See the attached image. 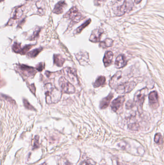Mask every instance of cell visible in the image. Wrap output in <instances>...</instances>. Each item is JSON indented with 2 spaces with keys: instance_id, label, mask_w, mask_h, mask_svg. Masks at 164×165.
Segmentation results:
<instances>
[{
  "instance_id": "1",
  "label": "cell",
  "mask_w": 164,
  "mask_h": 165,
  "mask_svg": "<svg viewBox=\"0 0 164 165\" xmlns=\"http://www.w3.org/2000/svg\"><path fill=\"white\" fill-rule=\"evenodd\" d=\"M46 102L48 104L56 103L62 97V92L51 83H48L44 87Z\"/></svg>"
},
{
  "instance_id": "2",
  "label": "cell",
  "mask_w": 164,
  "mask_h": 165,
  "mask_svg": "<svg viewBox=\"0 0 164 165\" xmlns=\"http://www.w3.org/2000/svg\"><path fill=\"white\" fill-rule=\"evenodd\" d=\"M58 82L61 88V92L69 94L75 93V87L64 77H61Z\"/></svg>"
},
{
  "instance_id": "3",
  "label": "cell",
  "mask_w": 164,
  "mask_h": 165,
  "mask_svg": "<svg viewBox=\"0 0 164 165\" xmlns=\"http://www.w3.org/2000/svg\"><path fill=\"white\" fill-rule=\"evenodd\" d=\"M134 4L132 0H125L123 4L118 7L115 11V14L117 16H122L125 13L129 12L133 9Z\"/></svg>"
},
{
  "instance_id": "4",
  "label": "cell",
  "mask_w": 164,
  "mask_h": 165,
  "mask_svg": "<svg viewBox=\"0 0 164 165\" xmlns=\"http://www.w3.org/2000/svg\"><path fill=\"white\" fill-rule=\"evenodd\" d=\"M147 89L144 88L137 91L135 94L134 98V102L136 105H137L139 110H142V106L145 100V97L147 92Z\"/></svg>"
},
{
  "instance_id": "5",
  "label": "cell",
  "mask_w": 164,
  "mask_h": 165,
  "mask_svg": "<svg viewBox=\"0 0 164 165\" xmlns=\"http://www.w3.org/2000/svg\"><path fill=\"white\" fill-rule=\"evenodd\" d=\"M64 17L70 19L73 22L78 23L82 19V16L77 8L73 7L65 14Z\"/></svg>"
},
{
  "instance_id": "6",
  "label": "cell",
  "mask_w": 164,
  "mask_h": 165,
  "mask_svg": "<svg viewBox=\"0 0 164 165\" xmlns=\"http://www.w3.org/2000/svg\"><path fill=\"white\" fill-rule=\"evenodd\" d=\"M136 85V83L133 81L124 82L116 88V92L119 94L128 93L135 88Z\"/></svg>"
},
{
  "instance_id": "7",
  "label": "cell",
  "mask_w": 164,
  "mask_h": 165,
  "mask_svg": "<svg viewBox=\"0 0 164 165\" xmlns=\"http://www.w3.org/2000/svg\"><path fill=\"white\" fill-rule=\"evenodd\" d=\"M17 68L21 74L27 78H32L37 73L36 69L23 64L17 65Z\"/></svg>"
},
{
  "instance_id": "8",
  "label": "cell",
  "mask_w": 164,
  "mask_h": 165,
  "mask_svg": "<svg viewBox=\"0 0 164 165\" xmlns=\"http://www.w3.org/2000/svg\"><path fill=\"white\" fill-rule=\"evenodd\" d=\"M125 98L124 96H119L113 101L111 104L112 110L115 112H117L122 107Z\"/></svg>"
},
{
  "instance_id": "9",
  "label": "cell",
  "mask_w": 164,
  "mask_h": 165,
  "mask_svg": "<svg viewBox=\"0 0 164 165\" xmlns=\"http://www.w3.org/2000/svg\"><path fill=\"white\" fill-rule=\"evenodd\" d=\"M150 105L153 109H157L159 106L158 95L157 91H152L149 94Z\"/></svg>"
},
{
  "instance_id": "10",
  "label": "cell",
  "mask_w": 164,
  "mask_h": 165,
  "mask_svg": "<svg viewBox=\"0 0 164 165\" xmlns=\"http://www.w3.org/2000/svg\"><path fill=\"white\" fill-rule=\"evenodd\" d=\"M64 71L67 78H69L72 82L75 83L79 82L76 70L70 67H66L64 69Z\"/></svg>"
},
{
  "instance_id": "11",
  "label": "cell",
  "mask_w": 164,
  "mask_h": 165,
  "mask_svg": "<svg viewBox=\"0 0 164 165\" xmlns=\"http://www.w3.org/2000/svg\"><path fill=\"white\" fill-rule=\"evenodd\" d=\"M103 30L101 28L94 30L90 35L89 40L94 42H97L100 41L101 36L103 33Z\"/></svg>"
},
{
  "instance_id": "12",
  "label": "cell",
  "mask_w": 164,
  "mask_h": 165,
  "mask_svg": "<svg viewBox=\"0 0 164 165\" xmlns=\"http://www.w3.org/2000/svg\"><path fill=\"white\" fill-rule=\"evenodd\" d=\"M121 76H122V72L120 71L117 72L110 80L109 85L111 88H116L118 85V83L119 82V80L121 79Z\"/></svg>"
},
{
  "instance_id": "13",
  "label": "cell",
  "mask_w": 164,
  "mask_h": 165,
  "mask_svg": "<svg viewBox=\"0 0 164 165\" xmlns=\"http://www.w3.org/2000/svg\"><path fill=\"white\" fill-rule=\"evenodd\" d=\"M127 64V60L124 55H120L117 58L115 61V67L118 69L123 68Z\"/></svg>"
},
{
  "instance_id": "14",
  "label": "cell",
  "mask_w": 164,
  "mask_h": 165,
  "mask_svg": "<svg viewBox=\"0 0 164 165\" xmlns=\"http://www.w3.org/2000/svg\"><path fill=\"white\" fill-rule=\"evenodd\" d=\"M67 4L65 1H61L55 5V8L53 10V12L56 14H62Z\"/></svg>"
},
{
  "instance_id": "15",
  "label": "cell",
  "mask_w": 164,
  "mask_h": 165,
  "mask_svg": "<svg viewBox=\"0 0 164 165\" xmlns=\"http://www.w3.org/2000/svg\"><path fill=\"white\" fill-rule=\"evenodd\" d=\"M114 97L113 93H110L106 97L104 98L101 101L100 103V108L101 109H104L109 105L111 101Z\"/></svg>"
},
{
  "instance_id": "16",
  "label": "cell",
  "mask_w": 164,
  "mask_h": 165,
  "mask_svg": "<svg viewBox=\"0 0 164 165\" xmlns=\"http://www.w3.org/2000/svg\"><path fill=\"white\" fill-rule=\"evenodd\" d=\"M114 54L111 51H107L104 54L103 58V62L105 67H108L111 64Z\"/></svg>"
},
{
  "instance_id": "17",
  "label": "cell",
  "mask_w": 164,
  "mask_h": 165,
  "mask_svg": "<svg viewBox=\"0 0 164 165\" xmlns=\"http://www.w3.org/2000/svg\"><path fill=\"white\" fill-rule=\"evenodd\" d=\"M65 62V59L59 54H55L54 56V64L58 67H62Z\"/></svg>"
},
{
  "instance_id": "18",
  "label": "cell",
  "mask_w": 164,
  "mask_h": 165,
  "mask_svg": "<svg viewBox=\"0 0 164 165\" xmlns=\"http://www.w3.org/2000/svg\"><path fill=\"white\" fill-rule=\"evenodd\" d=\"M36 4L39 13L41 15H44L45 12V4L44 0H39Z\"/></svg>"
},
{
  "instance_id": "19",
  "label": "cell",
  "mask_w": 164,
  "mask_h": 165,
  "mask_svg": "<svg viewBox=\"0 0 164 165\" xmlns=\"http://www.w3.org/2000/svg\"><path fill=\"white\" fill-rule=\"evenodd\" d=\"M106 82V79L103 76H100L94 82V88H98L101 86H104Z\"/></svg>"
},
{
  "instance_id": "20",
  "label": "cell",
  "mask_w": 164,
  "mask_h": 165,
  "mask_svg": "<svg viewBox=\"0 0 164 165\" xmlns=\"http://www.w3.org/2000/svg\"><path fill=\"white\" fill-rule=\"evenodd\" d=\"M113 43V41L112 40L109 38H107L104 41L100 43V46L104 48H106L112 47Z\"/></svg>"
},
{
  "instance_id": "21",
  "label": "cell",
  "mask_w": 164,
  "mask_h": 165,
  "mask_svg": "<svg viewBox=\"0 0 164 165\" xmlns=\"http://www.w3.org/2000/svg\"><path fill=\"white\" fill-rule=\"evenodd\" d=\"M90 22H91V20H90V19H89L88 20L86 21L85 22L82 24L81 25H80V26L78 27V28L75 30V32H74V33L76 34L80 33L83 31V29H85L86 27H87L90 24Z\"/></svg>"
},
{
  "instance_id": "22",
  "label": "cell",
  "mask_w": 164,
  "mask_h": 165,
  "mask_svg": "<svg viewBox=\"0 0 164 165\" xmlns=\"http://www.w3.org/2000/svg\"><path fill=\"white\" fill-rule=\"evenodd\" d=\"M23 14V11L22 10L21 8H19L16 9L14 12V15L12 18V20H17V19H19L21 17Z\"/></svg>"
},
{
  "instance_id": "23",
  "label": "cell",
  "mask_w": 164,
  "mask_h": 165,
  "mask_svg": "<svg viewBox=\"0 0 164 165\" xmlns=\"http://www.w3.org/2000/svg\"><path fill=\"white\" fill-rule=\"evenodd\" d=\"M42 50V48L34 49V50H32V51H31V52L27 53V56L31 58H34L37 57L38 54L40 53Z\"/></svg>"
},
{
  "instance_id": "24",
  "label": "cell",
  "mask_w": 164,
  "mask_h": 165,
  "mask_svg": "<svg viewBox=\"0 0 164 165\" xmlns=\"http://www.w3.org/2000/svg\"><path fill=\"white\" fill-rule=\"evenodd\" d=\"M13 51L17 53H19V54L22 55L23 52V48H21V45L20 43L15 42L12 47Z\"/></svg>"
},
{
  "instance_id": "25",
  "label": "cell",
  "mask_w": 164,
  "mask_h": 165,
  "mask_svg": "<svg viewBox=\"0 0 164 165\" xmlns=\"http://www.w3.org/2000/svg\"><path fill=\"white\" fill-rule=\"evenodd\" d=\"M41 28H37L34 32L33 35L31 36V38H30V40H34L36 39V38H38L39 36V33L40 32Z\"/></svg>"
},
{
  "instance_id": "26",
  "label": "cell",
  "mask_w": 164,
  "mask_h": 165,
  "mask_svg": "<svg viewBox=\"0 0 164 165\" xmlns=\"http://www.w3.org/2000/svg\"><path fill=\"white\" fill-rule=\"evenodd\" d=\"M155 142L157 143H160L161 142H163V138L160 133H157L156 135L155 138Z\"/></svg>"
},
{
  "instance_id": "27",
  "label": "cell",
  "mask_w": 164,
  "mask_h": 165,
  "mask_svg": "<svg viewBox=\"0 0 164 165\" xmlns=\"http://www.w3.org/2000/svg\"><path fill=\"white\" fill-rule=\"evenodd\" d=\"M39 147V137L38 136H36L34 138L33 149H37Z\"/></svg>"
},
{
  "instance_id": "28",
  "label": "cell",
  "mask_w": 164,
  "mask_h": 165,
  "mask_svg": "<svg viewBox=\"0 0 164 165\" xmlns=\"http://www.w3.org/2000/svg\"><path fill=\"white\" fill-rule=\"evenodd\" d=\"M25 107L26 108H27V109H30V110H35V109L32 106V105H31L30 104V103L29 102H27V100H24L23 101Z\"/></svg>"
},
{
  "instance_id": "29",
  "label": "cell",
  "mask_w": 164,
  "mask_h": 165,
  "mask_svg": "<svg viewBox=\"0 0 164 165\" xmlns=\"http://www.w3.org/2000/svg\"><path fill=\"white\" fill-rule=\"evenodd\" d=\"M44 68V64L43 63H40L37 66L36 68V70L39 72H41Z\"/></svg>"
},
{
  "instance_id": "30",
  "label": "cell",
  "mask_w": 164,
  "mask_h": 165,
  "mask_svg": "<svg viewBox=\"0 0 164 165\" xmlns=\"http://www.w3.org/2000/svg\"><path fill=\"white\" fill-rule=\"evenodd\" d=\"M141 1H142V0H135V2L136 4H139Z\"/></svg>"
},
{
  "instance_id": "31",
  "label": "cell",
  "mask_w": 164,
  "mask_h": 165,
  "mask_svg": "<svg viewBox=\"0 0 164 165\" xmlns=\"http://www.w3.org/2000/svg\"><path fill=\"white\" fill-rule=\"evenodd\" d=\"M97 2H104L105 1H106V0H96Z\"/></svg>"
},
{
  "instance_id": "32",
  "label": "cell",
  "mask_w": 164,
  "mask_h": 165,
  "mask_svg": "<svg viewBox=\"0 0 164 165\" xmlns=\"http://www.w3.org/2000/svg\"><path fill=\"white\" fill-rule=\"evenodd\" d=\"M3 1H4V0H0V2H2Z\"/></svg>"
},
{
  "instance_id": "33",
  "label": "cell",
  "mask_w": 164,
  "mask_h": 165,
  "mask_svg": "<svg viewBox=\"0 0 164 165\" xmlns=\"http://www.w3.org/2000/svg\"><path fill=\"white\" fill-rule=\"evenodd\" d=\"M41 165H46V164H45V163H44V164H42Z\"/></svg>"
}]
</instances>
